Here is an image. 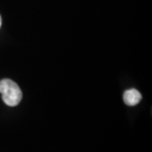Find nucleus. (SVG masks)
<instances>
[{
  "label": "nucleus",
  "mask_w": 152,
  "mask_h": 152,
  "mask_svg": "<svg viewBox=\"0 0 152 152\" xmlns=\"http://www.w3.org/2000/svg\"><path fill=\"white\" fill-rule=\"evenodd\" d=\"M0 93L4 103L10 107H15L20 102L22 91L16 83L9 79L0 81Z\"/></svg>",
  "instance_id": "1"
},
{
  "label": "nucleus",
  "mask_w": 152,
  "mask_h": 152,
  "mask_svg": "<svg viewBox=\"0 0 152 152\" xmlns=\"http://www.w3.org/2000/svg\"><path fill=\"white\" fill-rule=\"evenodd\" d=\"M142 99V96L139 91L136 89L127 90L124 94V102L128 106H135L139 103Z\"/></svg>",
  "instance_id": "2"
},
{
  "label": "nucleus",
  "mask_w": 152,
  "mask_h": 152,
  "mask_svg": "<svg viewBox=\"0 0 152 152\" xmlns=\"http://www.w3.org/2000/svg\"><path fill=\"white\" fill-rule=\"evenodd\" d=\"M1 26H2V18L0 16V27H1Z\"/></svg>",
  "instance_id": "3"
}]
</instances>
